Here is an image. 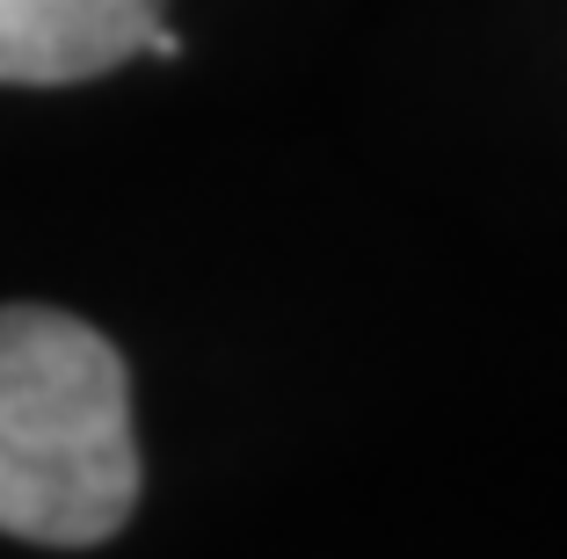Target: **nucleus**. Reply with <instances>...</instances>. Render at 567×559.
Returning <instances> with one entry per match:
<instances>
[{
    "label": "nucleus",
    "instance_id": "nucleus-2",
    "mask_svg": "<svg viewBox=\"0 0 567 559\" xmlns=\"http://www.w3.org/2000/svg\"><path fill=\"white\" fill-rule=\"evenodd\" d=\"M161 0H0V81L66 87L138 59Z\"/></svg>",
    "mask_w": 567,
    "mask_h": 559
},
{
    "label": "nucleus",
    "instance_id": "nucleus-1",
    "mask_svg": "<svg viewBox=\"0 0 567 559\" xmlns=\"http://www.w3.org/2000/svg\"><path fill=\"white\" fill-rule=\"evenodd\" d=\"M138 509L132 379L110 334L51 306H0V530L102 545Z\"/></svg>",
    "mask_w": 567,
    "mask_h": 559
}]
</instances>
